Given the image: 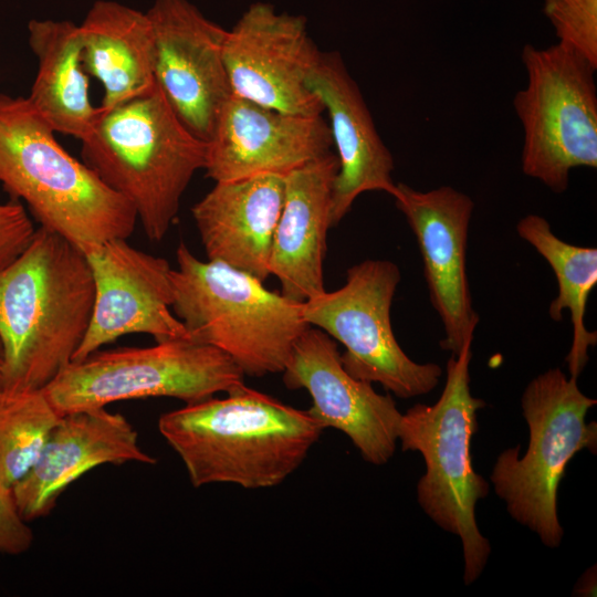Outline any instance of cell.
Returning <instances> with one entry per match:
<instances>
[{"instance_id": "9a60e30c", "label": "cell", "mask_w": 597, "mask_h": 597, "mask_svg": "<svg viewBox=\"0 0 597 597\" xmlns=\"http://www.w3.org/2000/svg\"><path fill=\"white\" fill-rule=\"evenodd\" d=\"M394 198L416 235L430 301L444 329L441 348L459 355L472 343L479 315L467 275V244L474 203L450 186L420 191L397 184Z\"/></svg>"}, {"instance_id": "4fadbf2b", "label": "cell", "mask_w": 597, "mask_h": 597, "mask_svg": "<svg viewBox=\"0 0 597 597\" xmlns=\"http://www.w3.org/2000/svg\"><path fill=\"white\" fill-rule=\"evenodd\" d=\"M84 253L94 280V306L73 362L125 335L147 334L156 342L189 337L171 308L172 269L166 259L119 238Z\"/></svg>"}, {"instance_id": "d6986e66", "label": "cell", "mask_w": 597, "mask_h": 597, "mask_svg": "<svg viewBox=\"0 0 597 597\" xmlns=\"http://www.w3.org/2000/svg\"><path fill=\"white\" fill-rule=\"evenodd\" d=\"M284 190V176L274 174L216 182L191 208L208 260L264 282L271 275L272 240Z\"/></svg>"}, {"instance_id": "44dd1931", "label": "cell", "mask_w": 597, "mask_h": 597, "mask_svg": "<svg viewBox=\"0 0 597 597\" xmlns=\"http://www.w3.org/2000/svg\"><path fill=\"white\" fill-rule=\"evenodd\" d=\"M80 31L84 70L103 86L101 108H112L155 88L154 38L146 13L98 0Z\"/></svg>"}, {"instance_id": "e0dca14e", "label": "cell", "mask_w": 597, "mask_h": 597, "mask_svg": "<svg viewBox=\"0 0 597 597\" xmlns=\"http://www.w3.org/2000/svg\"><path fill=\"white\" fill-rule=\"evenodd\" d=\"M155 464L138 433L121 413L105 408L62 415L32 469L13 488L21 516L30 522L53 510L60 495L77 479L102 464Z\"/></svg>"}, {"instance_id": "7c38bea8", "label": "cell", "mask_w": 597, "mask_h": 597, "mask_svg": "<svg viewBox=\"0 0 597 597\" xmlns=\"http://www.w3.org/2000/svg\"><path fill=\"white\" fill-rule=\"evenodd\" d=\"M146 14L153 29L155 84L179 121L208 142L232 95L223 59L227 30L188 0H155Z\"/></svg>"}, {"instance_id": "4316f807", "label": "cell", "mask_w": 597, "mask_h": 597, "mask_svg": "<svg viewBox=\"0 0 597 597\" xmlns=\"http://www.w3.org/2000/svg\"><path fill=\"white\" fill-rule=\"evenodd\" d=\"M34 535L20 514L12 489L0 483V553L21 555L33 544Z\"/></svg>"}, {"instance_id": "ba28073f", "label": "cell", "mask_w": 597, "mask_h": 597, "mask_svg": "<svg viewBox=\"0 0 597 597\" xmlns=\"http://www.w3.org/2000/svg\"><path fill=\"white\" fill-rule=\"evenodd\" d=\"M221 349L190 337L149 347L96 350L69 364L43 388L60 415L130 399L169 397L193 404L243 385Z\"/></svg>"}, {"instance_id": "8992f818", "label": "cell", "mask_w": 597, "mask_h": 597, "mask_svg": "<svg viewBox=\"0 0 597 597\" xmlns=\"http://www.w3.org/2000/svg\"><path fill=\"white\" fill-rule=\"evenodd\" d=\"M471 344L451 354L437 402L409 408L397 431L402 451L421 453L426 464L417 484L418 503L438 526L461 540L465 585L480 577L491 553L475 520V505L488 495L489 483L475 472L471 457L476 412L485 406L470 390Z\"/></svg>"}, {"instance_id": "30bf717a", "label": "cell", "mask_w": 597, "mask_h": 597, "mask_svg": "<svg viewBox=\"0 0 597 597\" xmlns=\"http://www.w3.org/2000/svg\"><path fill=\"white\" fill-rule=\"evenodd\" d=\"M400 277L394 262L365 260L347 270L341 289L303 302V316L345 347L341 359L350 376L407 399L434 389L442 369L409 358L394 335L390 310Z\"/></svg>"}, {"instance_id": "ac0fdd59", "label": "cell", "mask_w": 597, "mask_h": 597, "mask_svg": "<svg viewBox=\"0 0 597 597\" xmlns=\"http://www.w3.org/2000/svg\"><path fill=\"white\" fill-rule=\"evenodd\" d=\"M329 118L338 170L333 184L331 224L336 226L356 198L367 191H384L392 198L397 184L394 158L380 135L363 94L338 52L321 53L307 78Z\"/></svg>"}, {"instance_id": "5bb4252c", "label": "cell", "mask_w": 597, "mask_h": 597, "mask_svg": "<svg viewBox=\"0 0 597 597\" xmlns=\"http://www.w3.org/2000/svg\"><path fill=\"white\" fill-rule=\"evenodd\" d=\"M282 374L286 388L310 394L313 405L307 411L324 429L345 433L371 464L390 460L402 413L390 395L378 394L371 383L345 370L329 335L310 326L295 342Z\"/></svg>"}, {"instance_id": "603a6c76", "label": "cell", "mask_w": 597, "mask_h": 597, "mask_svg": "<svg viewBox=\"0 0 597 597\" xmlns=\"http://www.w3.org/2000/svg\"><path fill=\"white\" fill-rule=\"evenodd\" d=\"M516 231L547 261L556 276L558 293L548 314L554 321H561L564 311L570 314L573 341L566 362L570 377L577 379L588 362V348L597 343L596 332L585 325L588 296L597 284V249L563 241L538 214L522 218Z\"/></svg>"}, {"instance_id": "8fae6325", "label": "cell", "mask_w": 597, "mask_h": 597, "mask_svg": "<svg viewBox=\"0 0 597 597\" xmlns=\"http://www.w3.org/2000/svg\"><path fill=\"white\" fill-rule=\"evenodd\" d=\"M321 51L301 15L276 13L256 2L227 31L223 59L232 94L292 114L321 115L323 105L307 86Z\"/></svg>"}, {"instance_id": "2e32d148", "label": "cell", "mask_w": 597, "mask_h": 597, "mask_svg": "<svg viewBox=\"0 0 597 597\" xmlns=\"http://www.w3.org/2000/svg\"><path fill=\"white\" fill-rule=\"evenodd\" d=\"M321 115L281 112L232 94L207 142L206 176L216 182L283 175L331 151Z\"/></svg>"}, {"instance_id": "d4e9b609", "label": "cell", "mask_w": 597, "mask_h": 597, "mask_svg": "<svg viewBox=\"0 0 597 597\" xmlns=\"http://www.w3.org/2000/svg\"><path fill=\"white\" fill-rule=\"evenodd\" d=\"M558 44L597 69V0H544Z\"/></svg>"}, {"instance_id": "6da1fadb", "label": "cell", "mask_w": 597, "mask_h": 597, "mask_svg": "<svg viewBox=\"0 0 597 597\" xmlns=\"http://www.w3.org/2000/svg\"><path fill=\"white\" fill-rule=\"evenodd\" d=\"M94 295L85 253L38 228L28 247L0 269L3 390L43 389L73 362Z\"/></svg>"}, {"instance_id": "9c48e42d", "label": "cell", "mask_w": 597, "mask_h": 597, "mask_svg": "<svg viewBox=\"0 0 597 597\" xmlns=\"http://www.w3.org/2000/svg\"><path fill=\"white\" fill-rule=\"evenodd\" d=\"M521 59L527 82L513 98L524 136L521 168L562 193L572 169L597 167L596 69L558 43L526 44Z\"/></svg>"}, {"instance_id": "83f0119b", "label": "cell", "mask_w": 597, "mask_h": 597, "mask_svg": "<svg viewBox=\"0 0 597 597\" xmlns=\"http://www.w3.org/2000/svg\"><path fill=\"white\" fill-rule=\"evenodd\" d=\"M596 567H590L587 572L580 577L576 587L574 588V594L576 596H596Z\"/></svg>"}, {"instance_id": "3957f363", "label": "cell", "mask_w": 597, "mask_h": 597, "mask_svg": "<svg viewBox=\"0 0 597 597\" xmlns=\"http://www.w3.org/2000/svg\"><path fill=\"white\" fill-rule=\"evenodd\" d=\"M28 97L0 94V185L24 201L40 227L83 252L128 239L134 207L87 165L71 156Z\"/></svg>"}, {"instance_id": "7402d4cb", "label": "cell", "mask_w": 597, "mask_h": 597, "mask_svg": "<svg viewBox=\"0 0 597 597\" xmlns=\"http://www.w3.org/2000/svg\"><path fill=\"white\" fill-rule=\"evenodd\" d=\"M28 33L38 61L29 102L55 133L83 140L100 107L90 100L80 25L69 20H31Z\"/></svg>"}, {"instance_id": "484cf974", "label": "cell", "mask_w": 597, "mask_h": 597, "mask_svg": "<svg viewBox=\"0 0 597 597\" xmlns=\"http://www.w3.org/2000/svg\"><path fill=\"white\" fill-rule=\"evenodd\" d=\"M35 230L20 201L11 199L0 203V269L28 247Z\"/></svg>"}, {"instance_id": "52a82bcc", "label": "cell", "mask_w": 597, "mask_h": 597, "mask_svg": "<svg viewBox=\"0 0 597 597\" xmlns=\"http://www.w3.org/2000/svg\"><path fill=\"white\" fill-rule=\"evenodd\" d=\"M596 404L561 368L532 379L521 397L527 449L522 458L520 447L502 451L490 476L510 515L551 548L559 546L564 534L557 491L566 467L579 451H597V425L585 420Z\"/></svg>"}, {"instance_id": "5b68a950", "label": "cell", "mask_w": 597, "mask_h": 597, "mask_svg": "<svg viewBox=\"0 0 597 597\" xmlns=\"http://www.w3.org/2000/svg\"><path fill=\"white\" fill-rule=\"evenodd\" d=\"M176 259L171 308L189 337L224 352L244 376L282 373L295 342L310 327L303 302L266 289L249 273L201 261L184 242Z\"/></svg>"}, {"instance_id": "277c9868", "label": "cell", "mask_w": 597, "mask_h": 597, "mask_svg": "<svg viewBox=\"0 0 597 597\" xmlns=\"http://www.w3.org/2000/svg\"><path fill=\"white\" fill-rule=\"evenodd\" d=\"M81 143L84 164L134 207L150 241L163 240L190 180L205 168L207 142L179 121L156 85L112 108L100 107Z\"/></svg>"}, {"instance_id": "7a4b0ae2", "label": "cell", "mask_w": 597, "mask_h": 597, "mask_svg": "<svg viewBox=\"0 0 597 597\" xmlns=\"http://www.w3.org/2000/svg\"><path fill=\"white\" fill-rule=\"evenodd\" d=\"M158 429L184 462L195 488L245 489L282 483L305 460L324 428L300 410L247 387L163 413Z\"/></svg>"}, {"instance_id": "ffe728a7", "label": "cell", "mask_w": 597, "mask_h": 597, "mask_svg": "<svg viewBox=\"0 0 597 597\" xmlns=\"http://www.w3.org/2000/svg\"><path fill=\"white\" fill-rule=\"evenodd\" d=\"M337 170L336 154L329 153L284 176V201L272 240L270 274L279 280L280 292L296 302L325 291L323 263Z\"/></svg>"}, {"instance_id": "cb8c5ba5", "label": "cell", "mask_w": 597, "mask_h": 597, "mask_svg": "<svg viewBox=\"0 0 597 597\" xmlns=\"http://www.w3.org/2000/svg\"><path fill=\"white\" fill-rule=\"evenodd\" d=\"M61 416L43 389L0 391V483L27 475Z\"/></svg>"}, {"instance_id": "f1b7e54d", "label": "cell", "mask_w": 597, "mask_h": 597, "mask_svg": "<svg viewBox=\"0 0 597 597\" xmlns=\"http://www.w3.org/2000/svg\"><path fill=\"white\" fill-rule=\"evenodd\" d=\"M3 390V350L0 342V391Z\"/></svg>"}]
</instances>
